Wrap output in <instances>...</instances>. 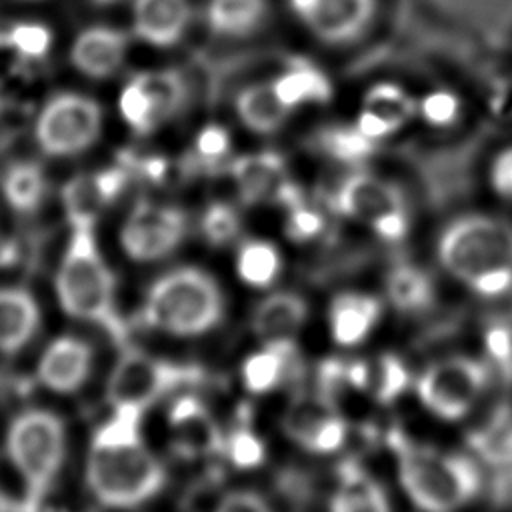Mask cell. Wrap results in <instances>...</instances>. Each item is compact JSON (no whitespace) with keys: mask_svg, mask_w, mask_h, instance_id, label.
I'll return each instance as SVG.
<instances>
[{"mask_svg":"<svg viewBox=\"0 0 512 512\" xmlns=\"http://www.w3.org/2000/svg\"><path fill=\"white\" fill-rule=\"evenodd\" d=\"M54 290L68 316L92 322L118 346H128V324L116 308V278L98 250L94 228H72L54 276Z\"/></svg>","mask_w":512,"mask_h":512,"instance_id":"6da1fadb","label":"cell"},{"mask_svg":"<svg viewBox=\"0 0 512 512\" xmlns=\"http://www.w3.org/2000/svg\"><path fill=\"white\" fill-rule=\"evenodd\" d=\"M442 266L484 298L512 288V222L466 214L454 218L440 234Z\"/></svg>","mask_w":512,"mask_h":512,"instance_id":"7a4b0ae2","label":"cell"},{"mask_svg":"<svg viewBox=\"0 0 512 512\" xmlns=\"http://www.w3.org/2000/svg\"><path fill=\"white\" fill-rule=\"evenodd\" d=\"M400 484L424 512H454L482 490V472L466 454H444L392 432Z\"/></svg>","mask_w":512,"mask_h":512,"instance_id":"3957f363","label":"cell"},{"mask_svg":"<svg viewBox=\"0 0 512 512\" xmlns=\"http://www.w3.org/2000/svg\"><path fill=\"white\" fill-rule=\"evenodd\" d=\"M224 316L218 282L194 266H180L148 288L140 322L174 336H198L212 330Z\"/></svg>","mask_w":512,"mask_h":512,"instance_id":"277c9868","label":"cell"},{"mask_svg":"<svg viewBox=\"0 0 512 512\" xmlns=\"http://www.w3.org/2000/svg\"><path fill=\"white\" fill-rule=\"evenodd\" d=\"M166 478L164 464L142 442H90L86 484L102 506L116 510L136 508L154 498L164 488Z\"/></svg>","mask_w":512,"mask_h":512,"instance_id":"5b68a950","label":"cell"},{"mask_svg":"<svg viewBox=\"0 0 512 512\" xmlns=\"http://www.w3.org/2000/svg\"><path fill=\"white\" fill-rule=\"evenodd\" d=\"M6 452L24 482L22 512H40L64 462V422L54 412L42 408L18 412L8 426Z\"/></svg>","mask_w":512,"mask_h":512,"instance_id":"8992f818","label":"cell"},{"mask_svg":"<svg viewBox=\"0 0 512 512\" xmlns=\"http://www.w3.org/2000/svg\"><path fill=\"white\" fill-rule=\"evenodd\" d=\"M206 372L196 364H180L124 346L106 380V400L112 408L146 412L166 394L204 382Z\"/></svg>","mask_w":512,"mask_h":512,"instance_id":"52a82bcc","label":"cell"},{"mask_svg":"<svg viewBox=\"0 0 512 512\" xmlns=\"http://www.w3.org/2000/svg\"><path fill=\"white\" fill-rule=\"evenodd\" d=\"M338 214L368 224L384 240H402L410 228V206L404 190L388 178L356 170L344 176L330 196Z\"/></svg>","mask_w":512,"mask_h":512,"instance_id":"ba28073f","label":"cell"},{"mask_svg":"<svg viewBox=\"0 0 512 512\" xmlns=\"http://www.w3.org/2000/svg\"><path fill=\"white\" fill-rule=\"evenodd\" d=\"M188 94V80L180 70H142L122 86L118 110L134 134L148 136L168 126L182 112Z\"/></svg>","mask_w":512,"mask_h":512,"instance_id":"9c48e42d","label":"cell"},{"mask_svg":"<svg viewBox=\"0 0 512 512\" xmlns=\"http://www.w3.org/2000/svg\"><path fill=\"white\" fill-rule=\"evenodd\" d=\"M102 132V106L78 92L52 96L36 118L34 136L48 156L64 158L86 152Z\"/></svg>","mask_w":512,"mask_h":512,"instance_id":"30bf717a","label":"cell"},{"mask_svg":"<svg viewBox=\"0 0 512 512\" xmlns=\"http://www.w3.org/2000/svg\"><path fill=\"white\" fill-rule=\"evenodd\" d=\"M490 382V362L448 356L432 362L416 382L420 402L444 420H458L470 412Z\"/></svg>","mask_w":512,"mask_h":512,"instance_id":"8fae6325","label":"cell"},{"mask_svg":"<svg viewBox=\"0 0 512 512\" xmlns=\"http://www.w3.org/2000/svg\"><path fill=\"white\" fill-rule=\"evenodd\" d=\"M284 74L280 78L246 84L234 96V114L240 124L260 136L282 130L300 104L308 98V88L300 84L302 74Z\"/></svg>","mask_w":512,"mask_h":512,"instance_id":"7c38bea8","label":"cell"},{"mask_svg":"<svg viewBox=\"0 0 512 512\" xmlns=\"http://www.w3.org/2000/svg\"><path fill=\"white\" fill-rule=\"evenodd\" d=\"M188 230V218L180 208L138 202L120 228V244L128 258L152 262L174 252Z\"/></svg>","mask_w":512,"mask_h":512,"instance_id":"4fadbf2b","label":"cell"},{"mask_svg":"<svg viewBox=\"0 0 512 512\" xmlns=\"http://www.w3.org/2000/svg\"><path fill=\"white\" fill-rule=\"evenodd\" d=\"M378 0H286L298 24L330 46L352 44L366 34Z\"/></svg>","mask_w":512,"mask_h":512,"instance_id":"5bb4252c","label":"cell"},{"mask_svg":"<svg viewBox=\"0 0 512 512\" xmlns=\"http://www.w3.org/2000/svg\"><path fill=\"white\" fill-rule=\"evenodd\" d=\"M168 424L172 448L178 456L204 458L224 452L226 434L198 398L190 394L176 398L168 412Z\"/></svg>","mask_w":512,"mask_h":512,"instance_id":"9a60e30c","label":"cell"},{"mask_svg":"<svg viewBox=\"0 0 512 512\" xmlns=\"http://www.w3.org/2000/svg\"><path fill=\"white\" fill-rule=\"evenodd\" d=\"M94 364L92 346L78 336H58L40 354L36 364L38 382L56 394L80 390Z\"/></svg>","mask_w":512,"mask_h":512,"instance_id":"2e32d148","label":"cell"},{"mask_svg":"<svg viewBox=\"0 0 512 512\" xmlns=\"http://www.w3.org/2000/svg\"><path fill=\"white\" fill-rule=\"evenodd\" d=\"M192 24V0H132V34L152 48H174Z\"/></svg>","mask_w":512,"mask_h":512,"instance_id":"e0dca14e","label":"cell"},{"mask_svg":"<svg viewBox=\"0 0 512 512\" xmlns=\"http://www.w3.org/2000/svg\"><path fill=\"white\" fill-rule=\"evenodd\" d=\"M126 184V172L110 168L94 174H78L70 178L60 192L64 214L70 228H94L100 212L110 206Z\"/></svg>","mask_w":512,"mask_h":512,"instance_id":"ac0fdd59","label":"cell"},{"mask_svg":"<svg viewBox=\"0 0 512 512\" xmlns=\"http://www.w3.org/2000/svg\"><path fill=\"white\" fill-rule=\"evenodd\" d=\"M130 50L128 32L96 24L84 28L72 42L70 62L88 78L104 80L114 76L126 62Z\"/></svg>","mask_w":512,"mask_h":512,"instance_id":"d6986e66","label":"cell"},{"mask_svg":"<svg viewBox=\"0 0 512 512\" xmlns=\"http://www.w3.org/2000/svg\"><path fill=\"white\" fill-rule=\"evenodd\" d=\"M304 372L302 356L296 344L286 338H270L260 352L248 356L242 364V382L252 394H264L282 382L296 380Z\"/></svg>","mask_w":512,"mask_h":512,"instance_id":"ffe728a7","label":"cell"},{"mask_svg":"<svg viewBox=\"0 0 512 512\" xmlns=\"http://www.w3.org/2000/svg\"><path fill=\"white\" fill-rule=\"evenodd\" d=\"M416 114V100L398 84L372 86L360 104L358 130L366 138H382L404 128Z\"/></svg>","mask_w":512,"mask_h":512,"instance_id":"44dd1931","label":"cell"},{"mask_svg":"<svg viewBox=\"0 0 512 512\" xmlns=\"http://www.w3.org/2000/svg\"><path fill=\"white\" fill-rule=\"evenodd\" d=\"M382 314V304L370 294L344 292L338 294L328 310L332 338L340 346L360 344L376 326Z\"/></svg>","mask_w":512,"mask_h":512,"instance_id":"7402d4cb","label":"cell"},{"mask_svg":"<svg viewBox=\"0 0 512 512\" xmlns=\"http://www.w3.org/2000/svg\"><path fill=\"white\" fill-rule=\"evenodd\" d=\"M268 16V0H206L202 18L210 34L242 40L256 34Z\"/></svg>","mask_w":512,"mask_h":512,"instance_id":"603a6c76","label":"cell"},{"mask_svg":"<svg viewBox=\"0 0 512 512\" xmlns=\"http://www.w3.org/2000/svg\"><path fill=\"white\" fill-rule=\"evenodd\" d=\"M40 310L24 288H0V352L22 350L36 334Z\"/></svg>","mask_w":512,"mask_h":512,"instance_id":"cb8c5ba5","label":"cell"},{"mask_svg":"<svg viewBox=\"0 0 512 512\" xmlns=\"http://www.w3.org/2000/svg\"><path fill=\"white\" fill-rule=\"evenodd\" d=\"M340 486L330 498V512H390L384 488L356 462L338 468Z\"/></svg>","mask_w":512,"mask_h":512,"instance_id":"d4e9b609","label":"cell"},{"mask_svg":"<svg viewBox=\"0 0 512 512\" xmlns=\"http://www.w3.org/2000/svg\"><path fill=\"white\" fill-rule=\"evenodd\" d=\"M308 316L306 300L296 292H274L262 298L250 316V328L260 338H280L304 324Z\"/></svg>","mask_w":512,"mask_h":512,"instance_id":"484cf974","label":"cell"},{"mask_svg":"<svg viewBox=\"0 0 512 512\" xmlns=\"http://www.w3.org/2000/svg\"><path fill=\"white\" fill-rule=\"evenodd\" d=\"M0 188L6 204L16 214H32L48 194V178L38 162L18 160L4 170Z\"/></svg>","mask_w":512,"mask_h":512,"instance_id":"4316f807","label":"cell"},{"mask_svg":"<svg viewBox=\"0 0 512 512\" xmlns=\"http://www.w3.org/2000/svg\"><path fill=\"white\" fill-rule=\"evenodd\" d=\"M386 294L392 306L404 314L432 306L436 290L432 276L410 262L396 264L386 276Z\"/></svg>","mask_w":512,"mask_h":512,"instance_id":"83f0119b","label":"cell"},{"mask_svg":"<svg viewBox=\"0 0 512 512\" xmlns=\"http://www.w3.org/2000/svg\"><path fill=\"white\" fill-rule=\"evenodd\" d=\"M336 412L334 400L316 392L296 394L282 414V430L298 446H304L308 438Z\"/></svg>","mask_w":512,"mask_h":512,"instance_id":"f1b7e54d","label":"cell"},{"mask_svg":"<svg viewBox=\"0 0 512 512\" xmlns=\"http://www.w3.org/2000/svg\"><path fill=\"white\" fill-rule=\"evenodd\" d=\"M470 448L494 468L512 466V408L500 406L468 436Z\"/></svg>","mask_w":512,"mask_h":512,"instance_id":"f546056e","label":"cell"},{"mask_svg":"<svg viewBox=\"0 0 512 512\" xmlns=\"http://www.w3.org/2000/svg\"><path fill=\"white\" fill-rule=\"evenodd\" d=\"M234 176L238 180L240 196L246 204H254L266 196H278L286 186L282 180V162L276 156H256L236 162Z\"/></svg>","mask_w":512,"mask_h":512,"instance_id":"4dcf8cb0","label":"cell"},{"mask_svg":"<svg viewBox=\"0 0 512 512\" xmlns=\"http://www.w3.org/2000/svg\"><path fill=\"white\" fill-rule=\"evenodd\" d=\"M282 268L280 252L274 244L258 238L244 240L238 248L236 270L242 282L254 288H268L276 282Z\"/></svg>","mask_w":512,"mask_h":512,"instance_id":"1f68e13d","label":"cell"},{"mask_svg":"<svg viewBox=\"0 0 512 512\" xmlns=\"http://www.w3.org/2000/svg\"><path fill=\"white\" fill-rule=\"evenodd\" d=\"M368 368V392H372L380 404L394 402L410 382L404 362L394 354H380L374 362H368Z\"/></svg>","mask_w":512,"mask_h":512,"instance_id":"d6a6232c","label":"cell"},{"mask_svg":"<svg viewBox=\"0 0 512 512\" xmlns=\"http://www.w3.org/2000/svg\"><path fill=\"white\" fill-rule=\"evenodd\" d=\"M52 44V32L40 22H16L0 30V46L10 48L20 60H42Z\"/></svg>","mask_w":512,"mask_h":512,"instance_id":"836d02e7","label":"cell"},{"mask_svg":"<svg viewBox=\"0 0 512 512\" xmlns=\"http://www.w3.org/2000/svg\"><path fill=\"white\" fill-rule=\"evenodd\" d=\"M200 232L210 246H226L240 234V216L228 204H210L200 218Z\"/></svg>","mask_w":512,"mask_h":512,"instance_id":"e575fe53","label":"cell"},{"mask_svg":"<svg viewBox=\"0 0 512 512\" xmlns=\"http://www.w3.org/2000/svg\"><path fill=\"white\" fill-rule=\"evenodd\" d=\"M224 454L236 468L250 470L264 462L266 446L248 426H238L226 436Z\"/></svg>","mask_w":512,"mask_h":512,"instance_id":"d590c367","label":"cell"},{"mask_svg":"<svg viewBox=\"0 0 512 512\" xmlns=\"http://www.w3.org/2000/svg\"><path fill=\"white\" fill-rule=\"evenodd\" d=\"M484 346L490 366H498L504 376H512V328L502 320H492L484 330Z\"/></svg>","mask_w":512,"mask_h":512,"instance_id":"8d00e7d4","label":"cell"},{"mask_svg":"<svg viewBox=\"0 0 512 512\" xmlns=\"http://www.w3.org/2000/svg\"><path fill=\"white\" fill-rule=\"evenodd\" d=\"M324 230V218L314 208L298 202L288 208L286 234L292 240H310Z\"/></svg>","mask_w":512,"mask_h":512,"instance_id":"74e56055","label":"cell"},{"mask_svg":"<svg viewBox=\"0 0 512 512\" xmlns=\"http://www.w3.org/2000/svg\"><path fill=\"white\" fill-rule=\"evenodd\" d=\"M346 434H348V426L344 418L340 414H334L308 438V442L302 448L316 454H330L342 448Z\"/></svg>","mask_w":512,"mask_h":512,"instance_id":"f35d334b","label":"cell"},{"mask_svg":"<svg viewBox=\"0 0 512 512\" xmlns=\"http://www.w3.org/2000/svg\"><path fill=\"white\" fill-rule=\"evenodd\" d=\"M490 184L498 196L512 200V144L502 148L490 162Z\"/></svg>","mask_w":512,"mask_h":512,"instance_id":"ab89813d","label":"cell"},{"mask_svg":"<svg viewBox=\"0 0 512 512\" xmlns=\"http://www.w3.org/2000/svg\"><path fill=\"white\" fill-rule=\"evenodd\" d=\"M214 512H272V508L258 494L248 490H236V492H228L218 502Z\"/></svg>","mask_w":512,"mask_h":512,"instance_id":"60d3db41","label":"cell"},{"mask_svg":"<svg viewBox=\"0 0 512 512\" xmlns=\"http://www.w3.org/2000/svg\"><path fill=\"white\" fill-rule=\"evenodd\" d=\"M346 382V364L340 360H324L318 366V392L330 400H336V394Z\"/></svg>","mask_w":512,"mask_h":512,"instance_id":"b9f144b4","label":"cell"},{"mask_svg":"<svg viewBox=\"0 0 512 512\" xmlns=\"http://www.w3.org/2000/svg\"><path fill=\"white\" fill-rule=\"evenodd\" d=\"M490 502L500 510H512V466L496 468L490 482Z\"/></svg>","mask_w":512,"mask_h":512,"instance_id":"7bdbcfd3","label":"cell"},{"mask_svg":"<svg viewBox=\"0 0 512 512\" xmlns=\"http://www.w3.org/2000/svg\"><path fill=\"white\" fill-rule=\"evenodd\" d=\"M0 512H14L12 502L8 500V496L2 490H0Z\"/></svg>","mask_w":512,"mask_h":512,"instance_id":"ee69618b","label":"cell"},{"mask_svg":"<svg viewBox=\"0 0 512 512\" xmlns=\"http://www.w3.org/2000/svg\"><path fill=\"white\" fill-rule=\"evenodd\" d=\"M6 108V96H4V88H2V82H0V114L2 110Z\"/></svg>","mask_w":512,"mask_h":512,"instance_id":"f6af8a7d","label":"cell"},{"mask_svg":"<svg viewBox=\"0 0 512 512\" xmlns=\"http://www.w3.org/2000/svg\"><path fill=\"white\" fill-rule=\"evenodd\" d=\"M98 2H110V0H98Z\"/></svg>","mask_w":512,"mask_h":512,"instance_id":"bcb514c9","label":"cell"}]
</instances>
